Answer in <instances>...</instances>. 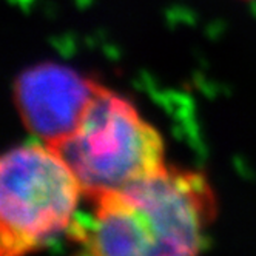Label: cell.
<instances>
[{"label": "cell", "instance_id": "6da1fadb", "mask_svg": "<svg viewBox=\"0 0 256 256\" xmlns=\"http://www.w3.org/2000/svg\"><path fill=\"white\" fill-rule=\"evenodd\" d=\"M93 202L88 222L70 230L90 256H200L216 214L206 176L167 166Z\"/></svg>", "mask_w": 256, "mask_h": 256}, {"label": "cell", "instance_id": "7a4b0ae2", "mask_svg": "<svg viewBox=\"0 0 256 256\" xmlns=\"http://www.w3.org/2000/svg\"><path fill=\"white\" fill-rule=\"evenodd\" d=\"M82 198L56 147L36 139L6 152L0 164V256H26L70 232Z\"/></svg>", "mask_w": 256, "mask_h": 256}, {"label": "cell", "instance_id": "3957f363", "mask_svg": "<svg viewBox=\"0 0 256 256\" xmlns=\"http://www.w3.org/2000/svg\"><path fill=\"white\" fill-rule=\"evenodd\" d=\"M56 148L91 200L166 167L159 132L126 98L104 86L74 133Z\"/></svg>", "mask_w": 256, "mask_h": 256}, {"label": "cell", "instance_id": "277c9868", "mask_svg": "<svg viewBox=\"0 0 256 256\" xmlns=\"http://www.w3.org/2000/svg\"><path fill=\"white\" fill-rule=\"evenodd\" d=\"M99 90V84L79 71L48 62L17 78L14 102L34 138L58 147L74 133Z\"/></svg>", "mask_w": 256, "mask_h": 256}]
</instances>
